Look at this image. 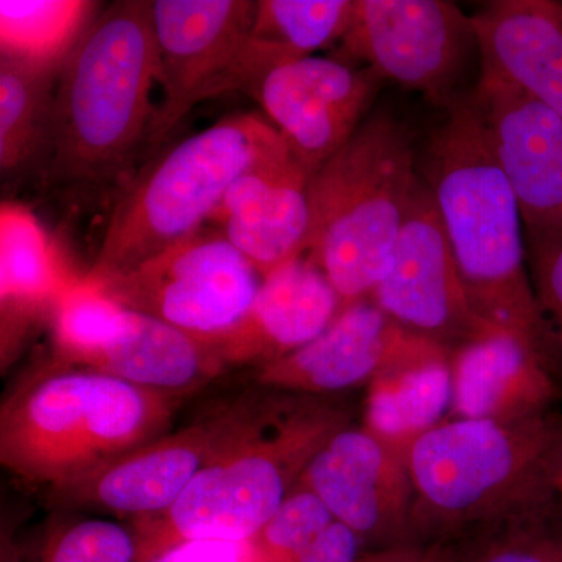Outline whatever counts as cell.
<instances>
[{"label": "cell", "mask_w": 562, "mask_h": 562, "mask_svg": "<svg viewBox=\"0 0 562 562\" xmlns=\"http://www.w3.org/2000/svg\"><path fill=\"white\" fill-rule=\"evenodd\" d=\"M254 541H188L169 547L143 562H265Z\"/></svg>", "instance_id": "obj_31"}, {"label": "cell", "mask_w": 562, "mask_h": 562, "mask_svg": "<svg viewBox=\"0 0 562 562\" xmlns=\"http://www.w3.org/2000/svg\"><path fill=\"white\" fill-rule=\"evenodd\" d=\"M133 528L103 519L66 524L52 532L40 562H139Z\"/></svg>", "instance_id": "obj_29"}, {"label": "cell", "mask_w": 562, "mask_h": 562, "mask_svg": "<svg viewBox=\"0 0 562 562\" xmlns=\"http://www.w3.org/2000/svg\"><path fill=\"white\" fill-rule=\"evenodd\" d=\"M452 351L432 346L392 366L368 386L364 427L395 449L409 447L452 412Z\"/></svg>", "instance_id": "obj_24"}, {"label": "cell", "mask_w": 562, "mask_h": 562, "mask_svg": "<svg viewBox=\"0 0 562 562\" xmlns=\"http://www.w3.org/2000/svg\"><path fill=\"white\" fill-rule=\"evenodd\" d=\"M251 0H155L151 25L161 88L147 144H160L198 103L217 98L254 22Z\"/></svg>", "instance_id": "obj_13"}, {"label": "cell", "mask_w": 562, "mask_h": 562, "mask_svg": "<svg viewBox=\"0 0 562 562\" xmlns=\"http://www.w3.org/2000/svg\"><path fill=\"white\" fill-rule=\"evenodd\" d=\"M297 486L316 494L333 517L372 550L413 542V484L406 453L364 425L350 424L331 436Z\"/></svg>", "instance_id": "obj_14"}, {"label": "cell", "mask_w": 562, "mask_h": 562, "mask_svg": "<svg viewBox=\"0 0 562 562\" xmlns=\"http://www.w3.org/2000/svg\"><path fill=\"white\" fill-rule=\"evenodd\" d=\"M471 21L480 77L517 88L562 117V2L491 0Z\"/></svg>", "instance_id": "obj_20"}, {"label": "cell", "mask_w": 562, "mask_h": 562, "mask_svg": "<svg viewBox=\"0 0 562 562\" xmlns=\"http://www.w3.org/2000/svg\"><path fill=\"white\" fill-rule=\"evenodd\" d=\"M413 133L379 113L310 179V258L327 276L341 312L382 281L419 183Z\"/></svg>", "instance_id": "obj_6"}, {"label": "cell", "mask_w": 562, "mask_h": 562, "mask_svg": "<svg viewBox=\"0 0 562 562\" xmlns=\"http://www.w3.org/2000/svg\"><path fill=\"white\" fill-rule=\"evenodd\" d=\"M562 419H446L406 453L413 541L460 542L509 514L553 498Z\"/></svg>", "instance_id": "obj_5"}, {"label": "cell", "mask_w": 562, "mask_h": 562, "mask_svg": "<svg viewBox=\"0 0 562 562\" xmlns=\"http://www.w3.org/2000/svg\"><path fill=\"white\" fill-rule=\"evenodd\" d=\"M341 43L350 61L443 109L476 46L471 16L449 0H355Z\"/></svg>", "instance_id": "obj_10"}, {"label": "cell", "mask_w": 562, "mask_h": 562, "mask_svg": "<svg viewBox=\"0 0 562 562\" xmlns=\"http://www.w3.org/2000/svg\"><path fill=\"white\" fill-rule=\"evenodd\" d=\"M458 542L413 541L373 549L358 562H458Z\"/></svg>", "instance_id": "obj_33"}, {"label": "cell", "mask_w": 562, "mask_h": 562, "mask_svg": "<svg viewBox=\"0 0 562 562\" xmlns=\"http://www.w3.org/2000/svg\"><path fill=\"white\" fill-rule=\"evenodd\" d=\"M552 487L562 516V431L560 442H558L557 454H554Z\"/></svg>", "instance_id": "obj_34"}, {"label": "cell", "mask_w": 562, "mask_h": 562, "mask_svg": "<svg viewBox=\"0 0 562 562\" xmlns=\"http://www.w3.org/2000/svg\"><path fill=\"white\" fill-rule=\"evenodd\" d=\"M310 176L288 146L239 177L206 224L262 277L305 257L312 231Z\"/></svg>", "instance_id": "obj_17"}, {"label": "cell", "mask_w": 562, "mask_h": 562, "mask_svg": "<svg viewBox=\"0 0 562 562\" xmlns=\"http://www.w3.org/2000/svg\"><path fill=\"white\" fill-rule=\"evenodd\" d=\"M180 398L57 362L18 387L0 413V462L50 492L168 432Z\"/></svg>", "instance_id": "obj_4"}, {"label": "cell", "mask_w": 562, "mask_h": 562, "mask_svg": "<svg viewBox=\"0 0 562 562\" xmlns=\"http://www.w3.org/2000/svg\"><path fill=\"white\" fill-rule=\"evenodd\" d=\"M155 87L151 2L125 0L95 14L58 72L47 181L99 183L116 176L149 139Z\"/></svg>", "instance_id": "obj_3"}, {"label": "cell", "mask_w": 562, "mask_h": 562, "mask_svg": "<svg viewBox=\"0 0 562 562\" xmlns=\"http://www.w3.org/2000/svg\"><path fill=\"white\" fill-rule=\"evenodd\" d=\"M525 241L536 301L554 349L562 351V232L527 236Z\"/></svg>", "instance_id": "obj_30"}, {"label": "cell", "mask_w": 562, "mask_h": 562, "mask_svg": "<svg viewBox=\"0 0 562 562\" xmlns=\"http://www.w3.org/2000/svg\"><path fill=\"white\" fill-rule=\"evenodd\" d=\"M449 419L509 420L549 413L558 395L552 355L501 330L452 355Z\"/></svg>", "instance_id": "obj_19"}, {"label": "cell", "mask_w": 562, "mask_h": 562, "mask_svg": "<svg viewBox=\"0 0 562 562\" xmlns=\"http://www.w3.org/2000/svg\"><path fill=\"white\" fill-rule=\"evenodd\" d=\"M432 346L395 324L368 299L339 313L327 330L302 349L255 369L254 382L262 390L331 397L369 386L392 366Z\"/></svg>", "instance_id": "obj_16"}, {"label": "cell", "mask_w": 562, "mask_h": 562, "mask_svg": "<svg viewBox=\"0 0 562 562\" xmlns=\"http://www.w3.org/2000/svg\"><path fill=\"white\" fill-rule=\"evenodd\" d=\"M262 280L221 232L202 227L132 271L98 281L125 308L214 341L249 312Z\"/></svg>", "instance_id": "obj_8"}, {"label": "cell", "mask_w": 562, "mask_h": 562, "mask_svg": "<svg viewBox=\"0 0 562 562\" xmlns=\"http://www.w3.org/2000/svg\"><path fill=\"white\" fill-rule=\"evenodd\" d=\"M473 312L552 355L528 271L522 213L471 95H458L417 162Z\"/></svg>", "instance_id": "obj_1"}, {"label": "cell", "mask_w": 562, "mask_h": 562, "mask_svg": "<svg viewBox=\"0 0 562 562\" xmlns=\"http://www.w3.org/2000/svg\"><path fill=\"white\" fill-rule=\"evenodd\" d=\"M353 9L355 0H258L249 36L217 98L247 92L276 66L314 57L342 41Z\"/></svg>", "instance_id": "obj_23"}, {"label": "cell", "mask_w": 562, "mask_h": 562, "mask_svg": "<svg viewBox=\"0 0 562 562\" xmlns=\"http://www.w3.org/2000/svg\"><path fill=\"white\" fill-rule=\"evenodd\" d=\"M265 562H268V561H265Z\"/></svg>", "instance_id": "obj_35"}, {"label": "cell", "mask_w": 562, "mask_h": 562, "mask_svg": "<svg viewBox=\"0 0 562 562\" xmlns=\"http://www.w3.org/2000/svg\"><path fill=\"white\" fill-rule=\"evenodd\" d=\"M99 3L87 0H2V57L31 68L60 72Z\"/></svg>", "instance_id": "obj_25"}, {"label": "cell", "mask_w": 562, "mask_h": 562, "mask_svg": "<svg viewBox=\"0 0 562 562\" xmlns=\"http://www.w3.org/2000/svg\"><path fill=\"white\" fill-rule=\"evenodd\" d=\"M369 546L347 525L333 520L297 562H358Z\"/></svg>", "instance_id": "obj_32"}, {"label": "cell", "mask_w": 562, "mask_h": 562, "mask_svg": "<svg viewBox=\"0 0 562 562\" xmlns=\"http://www.w3.org/2000/svg\"><path fill=\"white\" fill-rule=\"evenodd\" d=\"M286 144L257 113L222 117L150 162L111 213L91 279L121 276L201 231L239 177Z\"/></svg>", "instance_id": "obj_7"}, {"label": "cell", "mask_w": 562, "mask_h": 562, "mask_svg": "<svg viewBox=\"0 0 562 562\" xmlns=\"http://www.w3.org/2000/svg\"><path fill=\"white\" fill-rule=\"evenodd\" d=\"M473 105L522 213L525 238L562 232V117L525 92L480 77Z\"/></svg>", "instance_id": "obj_15"}, {"label": "cell", "mask_w": 562, "mask_h": 562, "mask_svg": "<svg viewBox=\"0 0 562 562\" xmlns=\"http://www.w3.org/2000/svg\"><path fill=\"white\" fill-rule=\"evenodd\" d=\"M458 562H562L557 498L528 506L465 536Z\"/></svg>", "instance_id": "obj_27"}, {"label": "cell", "mask_w": 562, "mask_h": 562, "mask_svg": "<svg viewBox=\"0 0 562 562\" xmlns=\"http://www.w3.org/2000/svg\"><path fill=\"white\" fill-rule=\"evenodd\" d=\"M83 368L180 401L227 372L209 341L128 308Z\"/></svg>", "instance_id": "obj_22"}, {"label": "cell", "mask_w": 562, "mask_h": 562, "mask_svg": "<svg viewBox=\"0 0 562 562\" xmlns=\"http://www.w3.org/2000/svg\"><path fill=\"white\" fill-rule=\"evenodd\" d=\"M262 394L265 391L257 387L179 431L165 432L50 492L52 501L69 508L128 517L132 522L165 513L195 476L249 427L260 409Z\"/></svg>", "instance_id": "obj_9"}, {"label": "cell", "mask_w": 562, "mask_h": 562, "mask_svg": "<svg viewBox=\"0 0 562 562\" xmlns=\"http://www.w3.org/2000/svg\"><path fill=\"white\" fill-rule=\"evenodd\" d=\"M57 243L31 209H0V317L2 368L16 357L33 325L52 319L55 306L79 281Z\"/></svg>", "instance_id": "obj_21"}, {"label": "cell", "mask_w": 562, "mask_h": 562, "mask_svg": "<svg viewBox=\"0 0 562 562\" xmlns=\"http://www.w3.org/2000/svg\"><path fill=\"white\" fill-rule=\"evenodd\" d=\"M339 313L335 288L305 255L265 277L249 312L209 342L227 371L238 366L257 369L312 342Z\"/></svg>", "instance_id": "obj_18"}, {"label": "cell", "mask_w": 562, "mask_h": 562, "mask_svg": "<svg viewBox=\"0 0 562 562\" xmlns=\"http://www.w3.org/2000/svg\"><path fill=\"white\" fill-rule=\"evenodd\" d=\"M262 390V387H261ZM350 414L331 397L265 390L257 416L158 516L133 520L140 561L188 541H254Z\"/></svg>", "instance_id": "obj_2"}, {"label": "cell", "mask_w": 562, "mask_h": 562, "mask_svg": "<svg viewBox=\"0 0 562 562\" xmlns=\"http://www.w3.org/2000/svg\"><path fill=\"white\" fill-rule=\"evenodd\" d=\"M369 299L406 331L452 353L501 331L473 312L438 209L422 179L390 266Z\"/></svg>", "instance_id": "obj_11"}, {"label": "cell", "mask_w": 562, "mask_h": 562, "mask_svg": "<svg viewBox=\"0 0 562 562\" xmlns=\"http://www.w3.org/2000/svg\"><path fill=\"white\" fill-rule=\"evenodd\" d=\"M382 79L331 57L276 66L247 90L310 179L361 127Z\"/></svg>", "instance_id": "obj_12"}, {"label": "cell", "mask_w": 562, "mask_h": 562, "mask_svg": "<svg viewBox=\"0 0 562 562\" xmlns=\"http://www.w3.org/2000/svg\"><path fill=\"white\" fill-rule=\"evenodd\" d=\"M58 72L0 57V169L16 176L44 160Z\"/></svg>", "instance_id": "obj_26"}, {"label": "cell", "mask_w": 562, "mask_h": 562, "mask_svg": "<svg viewBox=\"0 0 562 562\" xmlns=\"http://www.w3.org/2000/svg\"><path fill=\"white\" fill-rule=\"evenodd\" d=\"M333 520L335 517L316 494L295 486L254 542L268 562H297Z\"/></svg>", "instance_id": "obj_28"}]
</instances>
